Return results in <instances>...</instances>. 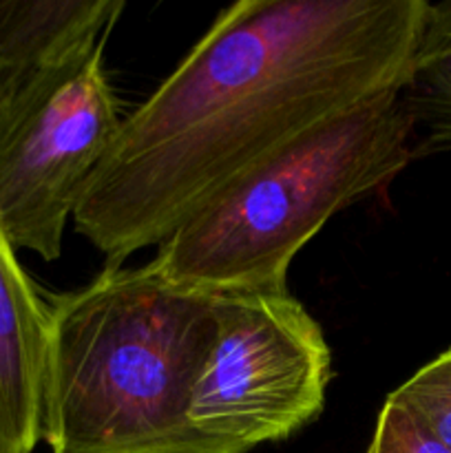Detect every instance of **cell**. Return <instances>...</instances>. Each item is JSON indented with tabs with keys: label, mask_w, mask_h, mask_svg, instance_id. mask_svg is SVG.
I'll list each match as a JSON object with an SVG mask.
<instances>
[{
	"label": "cell",
	"mask_w": 451,
	"mask_h": 453,
	"mask_svg": "<svg viewBox=\"0 0 451 453\" xmlns=\"http://www.w3.org/2000/svg\"><path fill=\"white\" fill-rule=\"evenodd\" d=\"M217 332L188 407L190 453L286 441L325 405L332 349L287 290L215 295Z\"/></svg>",
	"instance_id": "cell-4"
},
{
	"label": "cell",
	"mask_w": 451,
	"mask_h": 453,
	"mask_svg": "<svg viewBox=\"0 0 451 453\" xmlns=\"http://www.w3.org/2000/svg\"><path fill=\"white\" fill-rule=\"evenodd\" d=\"M365 453H449L405 407L385 398Z\"/></svg>",
	"instance_id": "cell-10"
},
{
	"label": "cell",
	"mask_w": 451,
	"mask_h": 453,
	"mask_svg": "<svg viewBox=\"0 0 451 453\" xmlns=\"http://www.w3.org/2000/svg\"><path fill=\"white\" fill-rule=\"evenodd\" d=\"M0 453H3V451H0Z\"/></svg>",
	"instance_id": "cell-11"
},
{
	"label": "cell",
	"mask_w": 451,
	"mask_h": 453,
	"mask_svg": "<svg viewBox=\"0 0 451 453\" xmlns=\"http://www.w3.org/2000/svg\"><path fill=\"white\" fill-rule=\"evenodd\" d=\"M104 40L0 104V228L44 261L60 257L66 221L122 127Z\"/></svg>",
	"instance_id": "cell-5"
},
{
	"label": "cell",
	"mask_w": 451,
	"mask_h": 453,
	"mask_svg": "<svg viewBox=\"0 0 451 453\" xmlns=\"http://www.w3.org/2000/svg\"><path fill=\"white\" fill-rule=\"evenodd\" d=\"M387 398L405 407L451 453V348L414 372Z\"/></svg>",
	"instance_id": "cell-9"
},
{
	"label": "cell",
	"mask_w": 451,
	"mask_h": 453,
	"mask_svg": "<svg viewBox=\"0 0 451 453\" xmlns=\"http://www.w3.org/2000/svg\"><path fill=\"white\" fill-rule=\"evenodd\" d=\"M402 104L420 128L414 159L451 153V0L429 3Z\"/></svg>",
	"instance_id": "cell-8"
},
{
	"label": "cell",
	"mask_w": 451,
	"mask_h": 453,
	"mask_svg": "<svg viewBox=\"0 0 451 453\" xmlns=\"http://www.w3.org/2000/svg\"><path fill=\"white\" fill-rule=\"evenodd\" d=\"M49 305L0 228V451L31 453L40 442V392Z\"/></svg>",
	"instance_id": "cell-6"
},
{
	"label": "cell",
	"mask_w": 451,
	"mask_h": 453,
	"mask_svg": "<svg viewBox=\"0 0 451 453\" xmlns=\"http://www.w3.org/2000/svg\"><path fill=\"white\" fill-rule=\"evenodd\" d=\"M401 91L327 119L239 177L149 261L190 290H287V270L327 219L383 188L414 159Z\"/></svg>",
	"instance_id": "cell-3"
},
{
	"label": "cell",
	"mask_w": 451,
	"mask_h": 453,
	"mask_svg": "<svg viewBox=\"0 0 451 453\" xmlns=\"http://www.w3.org/2000/svg\"><path fill=\"white\" fill-rule=\"evenodd\" d=\"M215 332V295L150 264L106 265L53 296L40 441L53 453H190V398Z\"/></svg>",
	"instance_id": "cell-2"
},
{
	"label": "cell",
	"mask_w": 451,
	"mask_h": 453,
	"mask_svg": "<svg viewBox=\"0 0 451 453\" xmlns=\"http://www.w3.org/2000/svg\"><path fill=\"white\" fill-rule=\"evenodd\" d=\"M124 0L0 3V104L53 66L106 38Z\"/></svg>",
	"instance_id": "cell-7"
},
{
	"label": "cell",
	"mask_w": 451,
	"mask_h": 453,
	"mask_svg": "<svg viewBox=\"0 0 451 453\" xmlns=\"http://www.w3.org/2000/svg\"><path fill=\"white\" fill-rule=\"evenodd\" d=\"M427 0H239L122 119L73 224L106 265L159 246L327 119L402 91Z\"/></svg>",
	"instance_id": "cell-1"
}]
</instances>
